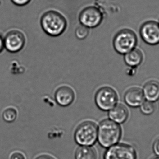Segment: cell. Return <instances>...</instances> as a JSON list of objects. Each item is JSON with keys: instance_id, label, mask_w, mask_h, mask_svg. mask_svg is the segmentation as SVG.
Returning a JSON list of instances; mask_svg holds the SVG:
<instances>
[{"instance_id": "cell-1", "label": "cell", "mask_w": 159, "mask_h": 159, "mask_svg": "<svg viewBox=\"0 0 159 159\" xmlns=\"http://www.w3.org/2000/svg\"><path fill=\"white\" fill-rule=\"evenodd\" d=\"M121 135V127L110 119H104L98 126L97 141L104 148H108L118 143Z\"/></svg>"}, {"instance_id": "cell-2", "label": "cell", "mask_w": 159, "mask_h": 159, "mask_svg": "<svg viewBox=\"0 0 159 159\" xmlns=\"http://www.w3.org/2000/svg\"><path fill=\"white\" fill-rule=\"evenodd\" d=\"M41 24L44 31L51 36H58L66 30L67 22L65 18L59 12L50 10L42 16Z\"/></svg>"}, {"instance_id": "cell-3", "label": "cell", "mask_w": 159, "mask_h": 159, "mask_svg": "<svg viewBox=\"0 0 159 159\" xmlns=\"http://www.w3.org/2000/svg\"><path fill=\"white\" fill-rule=\"evenodd\" d=\"M98 127L94 122L87 121L81 123L75 132V143L80 146L91 147L97 141Z\"/></svg>"}, {"instance_id": "cell-4", "label": "cell", "mask_w": 159, "mask_h": 159, "mask_svg": "<svg viewBox=\"0 0 159 159\" xmlns=\"http://www.w3.org/2000/svg\"><path fill=\"white\" fill-rule=\"evenodd\" d=\"M137 35L130 29H122L115 35L113 46L115 50L120 55H124L136 48Z\"/></svg>"}, {"instance_id": "cell-5", "label": "cell", "mask_w": 159, "mask_h": 159, "mask_svg": "<svg viewBox=\"0 0 159 159\" xmlns=\"http://www.w3.org/2000/svg\"><path fill=\"white\" fill-rule=\"evenodd\" d=\"M118 97L116 91L108 87L99 89L95 95V102L97 107L103 111H110L117 103Z\"/></svg>"}, {"instance_id": "cell-6", "label": "cell", "mask_w": 159, "mask_h": 159, "mask_svg": "<svg viewBox=\"0 0 159 159\" xmlns=\"http://www.w3.org/2000/svg\"><path fill=\"white\" fill-rule=\"evenodd\" d=\"M104 159H137L135 148L129 144L117 143L108 147Z\"/></svg>"}, {"instance_id": "cell-7", "label": "cell", "mask_w": 159, "mask_h": 159, "mask_svg": "<svg viewBox=\"0 0 159 159\" xmlns=\"http://www.w3.org/2000/svg\"><path fill=\"white\" fill-rule=\"evenodd\" d=\"M4 48L8 52L17 53L23 49L26 43V37L19 30L9 31L4 37Z\"/></svg>"}, {"instance_id": "cell-8", "label": "cell", "mask_w": 159, "mask_h": 159, "mask_svg": "<svg viewBox=\"0 0 159 159\" xmlns=\"http://www.w3.org/2000/svg\"><path fill=\"white\" fill-rule=\"evenodd\" d=\"M140 35L143 41L150 45L159 44V24L154 21L143 23L140 29Z\"/></svg>"}, {"instance_id": "cell-9", "label": "cell", "mask_w": 159, "mask_h": 159, "mask_svg": "<svg viewBox=\"0 0 159 159\" xmlns=\"http://www.w3.org/2000/svg\"><path fill=\"white\" fill-rule=\"evenodd\" d=\"M103 19V15L97 7H88L82 10L79 15L81 25L88 28H94L99 26Z\"/></svg>"}, {"instance_id": "cell-10", "label": "cell", "mask_w": 159, "mask_h": 159, "mask_svg": "<svg viewBox=\"0 0 159 159\" xmlns=\"http://www.w3.org/2000/svg\"><path fill=\"white\" fill-rule=\"evenodd\" d=\"M143 89L139 87H133L128 89L124 96V100L130 107H138L145 101Z\"/></svg>"}, {"instance_id": "cell-11", "label": "cell", "mask_w": 159, "mask_h": 159, "mask_svg": "<svg viewBox=\"0 0 159 159\" xmlns=\"http://www.w3.org/2000/svg\"><path fill=\"white\" fill-rule=\"evenodd\" d=\"M55 98L57 104L62 107H67L73 102L75 94L71 88L68 86H62L56 91Z\"/></svg>"}, {"instance_id": "cell-12", "label": "cell", "mask_w": 159, "mask_h": 159, "mask_svg": "<svg viewBox=\"0 0 159 159\" xmlns=\"http://www.w3.org/2000/svg\"><path fill=\"white\" fill-rule=\"evenodd\" d=\"M145 99L147 101L156 102L159 100V82L157 80L148 81L143 88Z\"/></svg>"}, {"instance_id": "cell-13", "label": "cell", "mask_w": 159, "mask_h": 159, "mask_svg": "<svg viewBox=\"0 0 159 159\" xmlns=\"http://www.w3.org/2000/svg\"><path fill=\"white\" fill-rule=\"evenodd\" d=\"M109 111V119L118 124L124 123L129 117V112L128 108L121 104L116 105Z\"/></svg>"}, {"instance_id": "cell-14", "label": "cell", "mask_w": 159, "mask_h": 159, "mask_svg": "<svg viewBox=\"0 0 159 159\" xmlns=\"http://www.w3.org/2000/svg\"><path fill=\"white\" fill-rule=\"evenodd\" d=\"M143 54L139 49L134 48L124 55V60L128 66L131 68H136L143 60Z\"/></svg>"}, {"instance_id": "cell-15", "label": "cell", "mask_w": 159, "mask_h": 159, "mask_svg": "<svg viewBox=\"0 0 159 159\" xmlns=\"http://www.w3.org/2000/svg\"><path fill=\"white\" fill-rule=\"evenodd\" d=\"M96 151L91 147L80 146L76 149L75 159H97Z\"/></svg>"}, {"instance_id": "cell-16", "label": "cell", "mask_w": 159, "mask_h": 159, "mask_svg": "<svg viewBox=\"0 0 159 159\" xmlns=\"http://www.w3.org/2000/svg\"><path fill=\"white\" fill-rule=\"evenodd\" d=\"M156 109V105L155 102L144 101L140 106V110L143 115H149L155 112Z\"/></svg>"}, {"instance_id": "cell-17", "label": "cell", "mask_w": 159, "mask_h": 159, "mask_svg": "<svg viewBox=\"0 0 159 159\" xmlns=\"http://www.w3.org/2000/svg\"><path fill=\"white\" fill-rule=\"evenodd\" d=\"M17 116V112L13 107H8L3 112L2 118L6 122L10 123L16 120Z\"/></svg>"}, {"instance_id": "cell-18", "label": "cell", "mask_w": 159, "mask_h": 159, "mask_svg": "<svg viewBox=\"0 0 159 159\" xmlns=\"http://www.w3.org/2000/svg\"><path fill=\"white\" fill-rule=\"evenodd\" d=\"M76 37L80 40H83L88 36L89 34V29L87 27L81 25L76 28L75 32Z\"/></svg>"}, {"instance_id": "cell-19", "label": "cell", "mask_w": 159, "mask_h": 159, "mask_svg": "<svg viewBox=\"0 0 159 159\" xmlns=\"http://www.w3.org/2000/svg\"><path fill=\"white\" fill-rule=\"evenodd\" d=\"M31 0H11V2L17 6H24L28 4Z\"/></svg>"}, {"instance_id": "cell-20", "label": "cell", "mask_w": 159, "mask_h": 159, "mask_svg": "<svg viewBox=\"0 0 159 159\" xmlns=\"http://www.w3.org/2000/svg\"><path fill=\"white\" fill-rule=\"evenodd\" d=\"M153 149L154 153L157 156L159 157V137L157 138L155 142H154Z\"/></svg>"}, {"instance_id": "cell-21", "label": "cell", "mask_w": 159, "mask_h": 159, "mask_svg": "<svg viewBox=\"0 0 159 159\" xmlns=\"http://www.w3.org/2000/svg\"><path fill=\"white\" fill-rule=\"evenodd\" d=\"M10 159H26L25 156L21 152H15L12 153Z\"/></svg>"}, {"instance_id": "cell-22", "label": "cell", "mask_w": 159, "mask_h": 159, "mask_svg": "<svg viewBox=\"0 0 159 159\" xmlns=\"http://www.w3.org/2000/svg\"><path fill=\"white\" fill-rule=\"evenodd\" d=\"M5 49L4 37L0 35V53Z\"/></svg>"}, {"instance_id": "cell-23", "label": "cell", "mask_w": 159, "mask_h": 159, "mask_svg": "<svg viewBox=\"0 0 159 159\" xmlns=\"http://www.w3.org/2000/svg\"><path fill=\"white\" fill-rule=\"evenodd\" d=\"M36 159H55L51 157V156H48V155H41L39 156Z\"/></svg>"}, {"instance_id": "cell-24", "label": "cell", "mask_w": 159, "mask_h": 159, "mask_svg": "<svg viewBox=\"0 0 159 159\" xmlns=\"http://www.w3.org/2000/svg\"><path fill=\"white\" fill-rule=\"evenodd\" d=\"M151 159H159V157L157 156V157H155Z\"/></svg>"}, {"instance_id": "cell-25", "label": "cell", "mask_w": 159, "mask_h": 159, "mask_svg": "<svg viewBox=\"0 0 159 159\" xmlns=\"http://www.w3.org/2000/svg\"><path fill=\"white\" fill-rule=\"evenodd\" d=\"M158 23H159V22H158Z\"/></svg>"}]
</instances>
